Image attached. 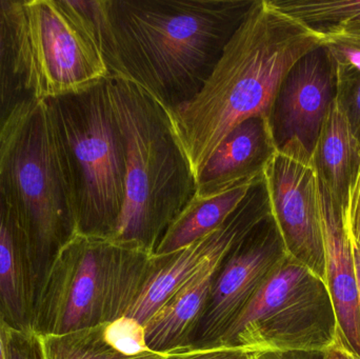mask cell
Listing matches in <instances>:
<instances>
[{
  "label": "cell",
  "mask_w": 360,
  "mask_h": 359,
  "mask_svg": "<svg viewBox=\"0 0 360 359\" xmlns=\"http://www.w3.org/2000/svg\"><path fill=\"white\" fill-rule=\"evenodd\" d=\"M255 0H105L109 76L145 89L170 113L205 86Z\"/></svg>",
  "instance_id": "cell-1"
},
{
  "label": "cell",
  "mask_w": 360,
  "mask_h": 359,
  "mask_svg": "<svg viewBox=\"0 0 360 359\" xmlns=\"http://www.w3.org/2000/svg\"><path fill=\"white\" fill-rule=\"evenodd\" d=\"M321 46L323 34L270 0H255L200 92L171 113L195 178L235 126L255 116L269 117L288 72Z\"/></svg>",
  "instance_id": "cell-2"
},
{
  "label": "cell",
  "mask_w": 360,
  "mask_h": 359,
  "mask_svg": "<svg viewBox=\"0 0 360 359\" xmlns=\"http://www.w3.org/2000/svg\"><path fill=\"white\" fill-rule=\"evenodd\" d=\"M108 80L126 143V195L110 240L154 254L196 194V178L170 111L130 80Z\"/></svg>",
  "instance_id": "cell-3"
},
{
  "label": "cell",
  "mask_w": 360,
  "mask_h": 359,
  "mask_svg": "<svg viewBox=\"0 0 360 359\" xmlns=\"http://www.w3.org/2000/svg\"><path fill=\"white\" fill-rule=\"evenodd\" d=\"M42 100L73 195L76 233L110 240L126 195V143L109 80Z\"/></svg>",
  "instance_id": "cell-4"
},
{
  "label": "cell",
  "mask_w": 360,
  "mask_h": 359,
  "mask_svg": "<svg viewBox=\"0 0 360 359\" xmlns=\"http://www.w3.org/2000/svg\"><path fill=\"white\" fill-rule=\"evenodd\" d=\"M154 266L155 255L143 249L76 233L38 289L32 331L63 335L128 315Z\"/></svg>",
  "instance_id": "cell-5"
},
{
  "label": "cell",
  "mask_w": 360,
  "mask_h": 359,
  "mask_svg": "<svg viewBox=\"0 0 360 359\" xmlns=\"http://www.w3.org/2000/svg\"><path fill=\"white\" fill-rule=\"evenodd\" d=\"M0 188L27 240L38 292L53 259L76 234L73 195L44 100L0 150Z\"/></svg>",
  "instance_id": "cell-6"
},
{
  "label": "cell",
  "mask_w": 360,
  "mask_h": 359,
  "mask_svg": "<svg viewBox=\"0 0 360 359\" xmlns=\"http://www.w3.org/2000/svg\"><path fill=\"white\" fill-rule=\"evenodd\" d=\"M338 337L326 282L285 254L215 348L253 354H323Z\"/></svg>",
  "instance_id": "cell-7"
},
{
  "label": "cell",
  "mask_w": 360,
  "mask_h": 359,
  "mask_svg": "<svg viewBox=\"0 0 360 359\" xmlns=\"http://www.w3.org/2000/svg\"><path fill=\"white\" fill-rule=\"evenodd\" d=\"M23 8L41 100L109 77L94 35L65 0H25Z\"/></svg>",
  "instance_id": "cell-8"
},
{
  "label": "cell",
  "mask_w": 360,
  "mask_h": 359,
  "mask_svg": "<svg viewBox=\"0 0 360 359\" xmlns=\"http://www.w3.org/2000/svg\"><path fill=\"white\" fill-rule=\"evenodd\" d=\"M335 96L336 63L321 46L291 67L275 95L268 120L277 152L312 164Z\"/></svg>",
  "instance_id": "cell-9"
},
{
  "label": "cell",
  "mask_w": 360,
  "mask_h": 359,
  "mask_svg": "<svg viewBox=\"0 0 360 359\" xmlns=\"http://www.w3.org/2000/svg\"><path fill=\"white\" fill-rule=\"evenodd\" d=\"M270 215V198L264 175L218 229L172 254L155 255L153 272L127 316L143 326L197 272L213 261H224Z\"/></svg>",
  "instance_id": "cell-10"
},
{
  "label": "cell",
  "mask_w": 360,
  "mask_h": 359,
  "mask_svg": "<svg viewBox=\"0 0 360 359\" xmlns=\"http://www.w3.org/2000/svg\"><path fill=\"white\" fill-rule=\"evenodd\" d=\"M285 254L283 240L270 215L220 265L193 347H216Z\"/></svg>",
  "instance_id": "cell-11"
},
{
  "label": "cell",
  "mask_w": 360,
  "mask_h": 359,
  "mask_svg": "<svg viewBox=\"0 0 360 359\" xmlns=\"http://www.w3.org/2000/svg\"><path fill=\"white\" fill-rule=\"evenodd\" d=\"M264 179L285 254L325 282L319 179L314 167L276 152L264 169Z\"/></svg>",
  "instance_id": "cell-12"
},
{
  "label": "cell",
  "mask_w": 360,
  "mask_h": 359,
  "mask_svg": "<svg viewBox=\"0 0 360 359\" xmlns=\"http://www.w3.org/2000/svg\"><path fill=\"white\" fill-rule=\"evenodd\" d=\"M40 100L23 1L0 0V150Z\"/></svg>",
  "instance_id": "cell-13"
},
{
  "label": "cell",
  "mask_w": 360,
  "mask_h": 359,
  "mask_svg": "<svg viewBox=\"0 0 360 359\" xmlns=\"http://www.w3.org/2000/svg\"><path fill=\"white\" fill-rule=\"evenodd\" d=\"M319 202L325 282L333 303L338 334L344 345L360 358V307L352 242L345 227L342 208L321 181Z\"/></svg>",
  "instance_id": "cell-14"
},
{
  "label": "cell",
  "mask_w": 360,
  "mask_h": 359,
  "mask_svg": "<svg viewBox=\"0 0 360 359\" xmlns=\"http://www.w3.org/2000/svg\"><path fill=\"white\" fill-rule=\"evenodd\" d=\"M276 152L268 118L245 120L224 137L199 173L195 196L213 197L257 181Z\"/></svg>",
  "instance_id": "cell-15"
},
{
  "label": "cell",
  "mask_w": 360,
  "mask_h": 359,
  "mask_svg": "<svg viewBox=\"0 0 360 359\" xmlns=\"http://www.w3.org/2000/svg\"><path fill=\"white\" fill-rule=\"evenodd\" d=\"M36 294L27 240L0 188V314L11 328L32 330Z\"/></svg>",
  "instance_id": "cell-16"
},
{
  "label": "cell",
  "mask_w": 360,
  "mask_h": 359,
  "mask_svg": "<svg viewBox=\"0 0 360 359\" xmlns=\"http://www.w3.org/2000/svg\"><path fill=\"white\" fill-rule=\"evenodd\" d=\"M222 261H213L197 272L143 325L150 351L171 354L194 348L195 334Z\"/></svg>",
  "instance_id": "cell-17"
},
{
  "label": "cell",
  "mask_w": 360,
  "mask_h": 359,
  "mask_svg": "<svg viewBox=\"0 0 360 359\" xmlns=\"http://www.w3.org/2000/svg\"><path fill=\"white\" fill-rule=\"evenodd\" d=\"M312 164L319 181L336 204L344 208L349 189L360 168V145L335 100L321 129Z\"/></svg>",
  "instance_id": "cell-18"
},
{
  "label": "cell",
  "mask_w": 360,
  "mask_h": 359,
  "mask_svg": "<svg viewBox=\"0 0 360 359\" xmlns=\"http://www.w3.org/2000/svg\"><path fill=\"white\" fill-rule=\"evenodd\" d=\"M257 181L233 188L213 197L194 196L168 228L154 255L172 254L218 229L236 210Z\"/></svg>",
  "instance_id": "cell-19"
},
{
  "label": "cell",
  "mask_w": 360,
  "mask_h": 359,
  "mask_svg": "<svg viewBox=\"0 0 360 359\" xmlns=\"http://www.w3.org/2000/svg\"><path fill=\"white\" fill-rule=\"evenodd\" d=\"M277 10L319 33L360 27V0H270Z\"/></svg>",
  "instance_id": "cell-20"
},
{
  "label": "cell",
  "mask_w": 360,
  "mask_h": 359,
  "mask_svg": "<svg viewBox=\"0 0 360 359\" xmlns=\"http://www.w3.org/2000/svg\"><path fill=\"white\" fill-rule=\"evenodd\" d=\"M103 326L84 329L63 335L39 337L44 359H167L169 354L145 352L126 355L108 344Z\"/></svg>",
  "instance_id": "cell-21"
},
{
  "label": "cell",
  "mask_w": 360,
  "mask_h": 359,
  "mask_svg": "<svg viewBox=\"0 0 360 359\" xmlns=\"http://www.w3.org/2000/svg\"><path fill=\"white\" fill-rule=\"evenodd\" d=\"M335 103L360 145V71L352 65L336 63Z\"/></svg>",
  "instance_id": "cell-22"
},
{
  "label": "cell",
  "mask_w": 360,
  "mask_h": 359,
  "mask_svg": "<svg viewBox=\"0 0 360 359\" xmlns=\"http://www.w3.org/2000/svg\"><path fill=\"white\" fill-rule=\"evenodd\" d=\"M103 334L111 347L126 355H139L150 351L146 344L145 328L134 318L124 316L105 324Z\"/></svg>",
  "instance_id": "cell-23"
},
{
  "label": "cell",
  "mask_w": 360,
  "mask_h": 359,
  "mask_svg": "<svg viewBox=\"0 0 360 359\" xmlns=\"http://www.w3.org/2000/svg\"><path fill=\"white\" fill-rule=\"evenodd\" d=\"M327 46L336 63L352 65L360 71V27L338 30L323 34Z\"/></svg>",
  "instance_id": "cell-24"
},
{
  "label": "cell",
  "mask_w": 360,
  "mask_h": 359,
  "mask_svg": "<svg viewBox=\"0 0 360 359\" xmlns=\"http://www.w3.org/2000/svg\"><path fill=\"white\" fill-rule=\"evenodd\" d=\"M8 359H44L40 337L33 331L8 328Z\"/></svg>",
  "instance_id": "cell-25"
},
{
  "label": "cell",
  "mask_w": 360,
  "mask_h": 359,
  "mask_svg": "<svg viewBox=\"0 0 360 359\" xmlns=\"http://www.w3.org/2000/svg\"><path fill=\"white\" fill-rule=\"evenodd\" d=\"M345 227L353 244L360 248V168L348 192L346 204L342 209Z\"/></svg>",
  "instance_id": "cell-26"
},
{
  "label": "cell",
  "mask_w": 360,
  "mask_h": 359,
  "mask_svg": "<svg viewBox=\"0 0 360 359\" xmlns=\"http://www.w3.org/2000/svg\"><path fill=\"white\" fill-rule=\"evenodd\" d=\"M255 354L241 349H230V348H209V349L182 350L169 354L167 359H249Z\"/></svg>",
  "instance_id": "cell-27"
},
{
  "label": "cell",
  "mask_w": 360,
  "mask_h": 359,
  "mask_svg": "<svg viewBox=\"0 0 360 359\" xmlns=\"http://www.w3.org/2000/svg\"><path fill=\"white\" fill-rule=\"evenodd\" d=\"M321 355L323 359H351L350 351L342 343L340 334L335 343L329 349L326 350Z\"/></svg>",
  "instance_id": "cell-28"
},
{
  "label": "cell",
  "mask_w": 360,
  "mask_h": 359,
  "mask_svg": "<svg viewBox=\"0 0 360 359\" xmlns=\"http://www.w3.org/2000/svg\"><path fill=\"white\" fill-rule=\"evenodd\" d=\"M10 326L0 314V359H8V331Z\"/></svg>",
  "instance_id": "cell-29"
},
{
  "label": "cell",
  "mask_w": 360,
  "mask_h": 359,
  "mask_svg": "<svg viewBox=\"0 0 360 359\" xmlns=\"http://www.w3.org/2000/svg\"><path fill=\"white\" fill-rule=\"evenodd\" d=\"M304 354L296 353H256L254 359H304Z\"/></svg>",
  "instance_id": "cell-30"
},
{
  "label": "cell",
  "mask_w": 360,
  "mask_h": 359,
  "mask_svg": "<svg viewBox=\"0 0 360 359\" xmlns=\"http://www.w3.org/2000/svg\"><path fill=\"white\" fill-rule=\"evenodd\" d=\"M353 255H354L355 272H356L357 287H359V297L360 307V248L357 244H353Z\"/></svg>",
  "instance_id": "cell-31"
},
{
  "label": "cell",
  "mask_w": 360,
  "mask_h": 359,
  "mask_svg": "<svg viewBox=\"0 0 360 359\" xmlns=\"http://www.w3.org/2000/svg\"><path fill=\"white\" fill-rule=\"evenodd\" d=\"M349 351H350V350H349ZM350 355H351V359H360V358H359V356L355 355V354H353L352 352H351V351H350Z\"/></svg>",
  "instance_id": "cell-32"
},
{
  "label": "cell",
  "mask_w": 360,
  "mask_h": 359,
  "mask_svg": "<svg viewBox=\"0 0 360 359\" xmlns=\"http://www.w3.org/2000/svg\"><path fill=\"white\" fill-rule=\"evenodd\" d=\"M249 359H254V356H253V358H249Z\"/></svg>",
  "instance_id": "cell-33"
}]
</instances>
